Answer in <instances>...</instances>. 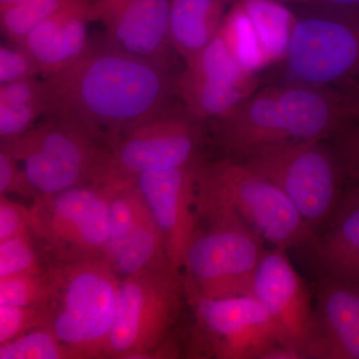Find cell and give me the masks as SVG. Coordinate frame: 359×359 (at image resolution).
<instances>
[{"instance_id": "obj_23", "label": "cell", "mask_w": 359, "mask_h": 359, "mask_svg": "<svg viewBox=\"0 0 359 359\" xmlns=\"http://www.w3.org/2000/svg\"><path fill=\"white\" fill-rule=\"evenodd\" d=\"M69 0H25L0 13V29L7 42L21 44L39 23Z\"/></svg>"}, {"instance_id": "obj_14", "label": "cell", "mask_w": 359, "mask_h": 359, "mask_svg": "<svg viewBox=\"0 0 359 359\" xmlns=\"http://www.w3.org/2000/svg\"><path fill=\"white\" fill-rule=\"evenodd\" d=\"M250 294L271 314L287 341L311 358L318 334L313 294L292 266L287 250H266L252 278Z\"/></svg>"}, {"instance_id": "obj_7", "label": "cell", "mask_w": 359, "mask_h": 359, "mask_svg": "<svg viewBox=\"0 0 359 359\" xmlns=\"http://www.w3.org/2000/svg\"><path fill=\"white\" fill-rule=\"evenodd\" d=\"M197 187L233 208L264 242L275 248L299 250L318 235L278 186L241 161L200 160Z\"/></svg>"}, {"instance_id": "obj_24", "label": "cell", "mask_w": 359, "mask_h": 359, "mask_svg": "<svg viewBox=\"0 0 359 359\" xmlns=\"http://www.w3.org/2000/svg\"><path fill=\"white\" fill-rule=\"evenodd\" d=\"M60 358H70L69 353L46 327L35 328L0 344V359Z\"/></svg>"}, {"instance_id": "obj_34", "label": "cell", "mask_w": 359, "mask_h": 359, "mask_svg": "<svg viewBox=\"0 0 359 359\" xmlns=\"http://www.w3.org/2000/svg\"><path fill=\"white\" fill-rule=\"evenodd\" d=\"M344 95L346 114L351 121L359 122V83L339 89Z\"/></svg>"}, {"instance_id": "obj_18", "label": "cell", "mask_w": 359, "mask_h": 359, "mask_svg": "<svg viewBox=\"0 0 359 359\" xmlns=\"http://www.w3.org/2000/svg\"><path fill=\"white\" fill-rule=\"evenodd\" d=\"M94 20L92 0H69L39 23L21 46L48 76L72 65L88 48V25Z\"/></svg>"}, {"instance_id": "obj_10", "label": "cell", "mask_w": 359, "mask_h": 359, "mask_svg": "<svg viewBox=\"0 0 359 359\" xmlns=\"http://www.w3.org/2000/svg\"><path fill=\"white\" fill-rule=\"evenodd\" d=\"M116 186L106 181L39 198L32 226L65 259L102 257Z\"/></svg>"}, {"instance_id": "obj_26", "label": "cell", "mask_w": 359, "mask_h": 359, "mask_svg": "<svg viewBox=\"0 0 359 359\" xmlns=\"http://www.w3.org/2000/svg\"><path fill=\"white\" fill-rule=\"evenodd\" d=\"M46 292L45 275L11 276L0 280V306L39 308Z\"/></svg>"}, {"instance_id": "obj_6", "label": "cell", "mask_w": 359, "mask_h": 359, "mask_svg": "<svg viewBox=\"0 0 359 359\" xmlns=\"http://www.w3.org/2000/svg\"><path fill=\"white\" fill-rule=\"evenodd\" d=\"M241 162L278 186L316 233L330 223L346 192L339 156L325 141L287 142Z\"/></svg>"}, {"instance_id": "obj_36", "label": "cell", "mask_w": 359, "mask_h": 359, "mask_svg": "<svg viewBox=\"0 0 359 359\" xmlns=\"http://www.w3.org/2000/svg\"><path fill=\"white\" fill-rule=\"evenodd\" d=\"M347 190H348L349 192L355 194V195L359 196V182L358 183H356L353 187H351V189H347Z\"/></svg>"}, {"instance_id": "obj_22", "label": "cell", "mask_w": 359, "mask_h": 359, "mask_svg": "<svg viewBox=\"0 0 359 359\" xmlns=\"http://www.w3.org/2000/svg\"><path fill=\"white\" fill-rule=\"evenodd\" d=\"M149 211L135 179L120 180L109 203V233L102 259L110 264L125 243L140 226Z\"/></svg>"}, {"instance_id": "obj_16", "label": "cell", "mask_w": 359, "mask_h": 359, "mask_svg": "<svg viewBox=\"0 0 359 359\" xmlns=\"http://www.w3.org/2000/svg\"><path fill=\"white\" fill-rule=\"evenodd\" d=\"M94 20L108 43L138 57L174 67L169 39L170 0H92Z\"/></svg>"}, {"instance_id": "obj_31", "label": "cell", "mask_w": 359, "mask_h": 359, "mask_svg": "<svg viewBox=\"0 0 359 359\" xmlns=\"http://www.w3.org/2000/svg\"><path fill=\"white\" fill-rule=\"evenodd\" d=\"M32 224V212L16 204L6 196L0 199V242L27 233Z\"/></svg>"}, {"instance_id": "obj_9", "label": "cell", "mask_w": 359, "mask_h": 359, "mask_svg": "<svg viewBox=\"0 0 359 359\" xmlns=\"http://www.w3.org/2000/svg\"><path fill=\"white\" fill-rule=\"evenodd\" d=\"M185 294L181 273L172 268L123 278L106 355L148 358L176 323Z\"/></svg>"}, {"instance_id": "obj_32", "label": "cell", "mask_w": 359, "mask_h": 359, "mask_svg": "<svg viewBox=\"0 0 359 359\" xmlns=\"http://www.w3.org/2000/svg\"><path fill=\"white\" fill-rule=\"evenodd\" d=\"M11 193L32 194L25 172L18 160L1 149L0 151V195ZM33 195V194H32Z\"/></svg>"}, {"instance_id": "obj_8", "label": "cell", "mask_w": 359, "mask_h": 359, "mask_svg": "<svg viewBox=\"0 0 359 359\" xmlns=\"http://www.w3.org/2000/svg\"><path fill=\"white\" fill-rule=\"evenodd\" d=\"M285 60L289 82L339 90L359 83V8L294 20Z\"/></svg>"}, {"instance_id": "obj_17", "label": "cell", "mask_w": 359, "mask_h": 359, "mask_svg": "<svg viewBox=\"0 0 359 359\" xmlns=\"http://www.w3.org/2000/svg\"><path fill=\"white\" fill-rule=\"evenodd\" d=\"M313 295L318 334L311 358L359 359V285L316 278Z\"/></svg>"}, {"instance_id": "obj_2", "label": "cell", "mask_w": 359, "mask_h": 359, "mask_svg": "<svg viewBox=\"0 0 359 359\" xmlns=\"http://www.w3.org/2000/svg\"><path fill=\"white\" fill-rule=\"evenodd\" d=\"M348 121L339 89L287 82L255 90L211 122L224 158L241 161L287 142L328 141Z\"/></svg>"}, {"instance_id": "obj_11", "label": "cell", "mask_w": 359, "mask_h": 359, "mask_svg": "<svg viewBox=\"0 0 359 359\" xmlns=\"http://www.w3.org/2000/svg\"><path fill=\"white\" fill-rule=\"evenodd\" d=\"M189 302L201 337L214 358L264 359L276 346H292L252 294L195 299Z\"/></svg>"}, {"instance_id": "obj_1", "label": "cell", "mask_w": 359, "mask_h": 359, "mask_svg": "<svg viewBox=\"0 0 359 359\" xmlns=\"http://www.w3.org/2000/svg\"><path fill=\"white\" fill-rule=\"evenodd\" d=\"M173 67L91 42L76 61L41 80L44 117L83 130L108 148L174 107Z\"/></svg>"}, {"instance_id": "obj_35", "label": "cell", "mask_w": 359, "mask_h": 359, "mask_svg": "<svg viewBox=\"0 0 359 359\" xmlns=\"http://www.w3.org/2000/svg\"><path fill=\"white\" fill-rule=\"evenodd\" d=\"M23 1H25V0H0V13L11 8V7L18 6Z\"/></svg>"}, {"instance_id": "obj_5", "label": "cell", "mask_w": 359, "mask_h": 359, "mask_svg": "<svg viewBox=\"0 0 359 359\" xmlns=\"http://www.w3.org/2000/svg\"><path fill=\"white\" fill-rule=\"evenodd\" d=\"M1 149L18 160L39 198L112 179L110 149L62 120L43 118L26 133L1 142Z\"/></svg>"}, {"instance_id": "obj_29", "label": "cell", "mask_w": 359, "mask_h": 359, "mask_svg": "<svg viewBox=\"0 0 359 359\" xmlns=\"http://www.w3.org/2000/svg\"><path fill=\"white\" fill-rule=\"evenodd\" d=\"M41 327H45V318L36 306H0V344Z\"/></svg>"}, {"instance_id": "obj_4", "label": "cell", "mask_w": 359, "mask_h": 359, "mask_svg": "<svg viewBox=\"0 0 359 359\" xmlns=\"http://www.w3.org/2000/svg\"><path fill=\"white\" fill-rule=\"evenodd\" d=\"M197 226L181 271L188 301L250 294L266 252L264 241L244 219L211 194L197 189Z\"/></svg>"}, {"instance_id": "obj_33", "label": "cell", "mask_w": 359, "mask_h": 359, "mask_svg": "<svg viewBox=\"0 0 359 359\" xmlns=\"http://www.w3.org/2000/svg\"><path fill=\"white\" fill-rule=\"evenodd\" d=\"M273 1L287 4H301L313 6L325 11H351L359 8V0H273Z\"/></svg>"}, {"instance_id": "obj_19", "label": "cell", "mask_w": 359, "mask_h": 359, "mask_svg": "<svg viewBox=\"0 0 359 359\" xmlns=\"http://www.w3.org/2000/svg\"><path fill=\"white\" fill-rule=\"evenodd\" d=\"M299 252L316 278L359 285V196L346 190L327 226Z\"/></svg>"}, {"instance_id": "obj_15", "label": "cell", "mask_w": 359, "mask_h": 359, "mask_svg": "<svg viewBox=\"0 0 359 359\" xmlns=\"http://www.w3.org/2000/svg\"><path fill=\"white\" fill-rule=\"evenodd\" d=\"M199 161L188 166L145 172L135 178L142 198L162 231L170 263L180 273L187 248L199 223L197 210Z\"/></svg>"}, {"instance_id": "obj_27", "label": "cell", "mask_w": 359, "mask_h": 359, "mask_svg": "<svg viewBox=\"0 0 359 359\" xmlns=\"http://www.w3.org/2000/svg\"><path fill=\"white\" fill-rule=\"evenodd\" d=\"M44 117L43 103H0V138L1 142L11 140L36 125Z\"/></svg>"}, {"instance_id": "obj_13", "label": "cell", "mask_w": 359, "mask_h": 359, "mask_svg": "<svg viewBox=\"0 0 359 359\" xmlns=\"http://www.w3.org/2000/svg\"><path fill=\"white\" fill-rule=\"evenodd\" d=\"M257 89L255 73L241 65L219 36L186 62L176 79L181 105L200 122L228 114Z\"/></svg>"}, {"instance_id": "obj_12", "label": "cell", "mask_w": 359, "mask_h": 359, "mask_svg": "<svg viewBox=\"0 0 359 359\" xmlns=\"http://www.w3.org/2000/svg\"><path fill=\"white\" fill-rule=\"evenodd\" d=\"M201 124L180 105L131 130L110 148L111 178L134 180L198 162Z\"/></svg>"}, {"instance_id": "obj_28", "label": "cell", "mask_w": 359, "mask_h": 359, "mask_svg": "<svg viewBox=\"0 0 359 359\" xmlns=\"http://www.w3.org/2000/svg\"><path fill=\"white\" fill-rule=\"evenodd\" d=\"M42 75L35 59L20 44L2 43L0 46V85L32 79Z\"/></svg>"}, {"instance_id": "obj_30", "label": "cell", "mask_w": 359, "mask_h": 359, "mask_svg": "<svg viewBox=\"0 0 359 359\" xmlns=\"http://www.w3.org/2000/svg\"><path fill=\"white\" fill-rule=\"evenodd\" d=\"M339 156L346 181L359 182V123L348 121L330 139Z\"/></svg>"}, {"instance_id": "obj_20", "label": "cell", "mask_w": 359, "mask_h": 359, "mask_svg": "<svg viewBox=\"0 0 359 359\" xmlns=\"http://www.w3.org/2000/svg\"><path fill=\"white\" fill-rule=\"evenodd\" d=\"M237 0H170L169 39L177 55L188 62L218 34Z\"/></svg>"}, {"instance_id": "obj_25", "label": "cell", "mask_w": 359, "mask_h": 359, "mask_svg": "<svg viewBox=\"0 0 359 359\" xmlns=\"http://www.w3.org/2000/svg\"><path fill=\"white\" fill-rule=\"evenodd\" d=\"M39 273V262L27 233L0 242V280Z\"/></svg>"}, {"instance_id": "obj_21", "label": "cell", "mask_w": 359, "mask_h": 359, "mask_svg": "<svg viewBox=\"0 0 359 359\" xmlns=\"http://www.w3.org/2000/svg\"><path fill=\"white\" fill-rule=\"evenodd\" d=\"M110 266L124 278L172 268L164 237L151 212L117 252Z\"/></svg>"}, {"instance_id": "obj_3", "label": "cell", "mask_w": 359, "mask_h": 359, "mask_svg": "<svg viewBox=\"0 0 359 359\" xmlns=\"http://www.w3.org/2000/svg\"><path fill=\"white\" fill-rule=\"evenodd\" d=\"M39 309L70 358L106 355L121 280L102 257L65 259L45 273Z\"/></svg>"}]
</instances>
